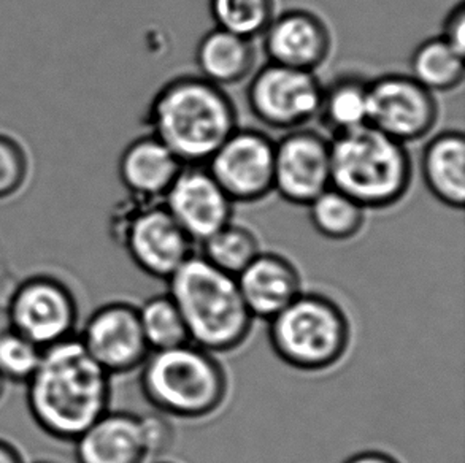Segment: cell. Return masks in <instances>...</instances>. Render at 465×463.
I'll return each mask as SVG.
<instances>
[{"label":"cell","mask_w":465,"mask_h":463,"mask_svg":"<svg viewBox=\"0 0 465 463\" xmlns=\"http://www.w3.org/2000/svg\"><path fill=\"white\" fill-rule=\"evenodd\" d=\"M0 463H25V460L16 446L0 438Z\"/></svg>","instance_id":"32"},{"label":"cell","mask_w":465,"mask_h":463,"mask_svg":"<svg viewBox=\"0 0 465 463\" xmlns=\"http://www.w3.org/2000/svg\"><path fill=\"white\" fill-rule=\"evenodd\" d=\"M167 281L189 343L212 354L245 343L254 318L242 299L235 276L216 269L205 257L191 254Z\"/></svg>","instance_id":"3"},{"label":"cell","mask_w":465,"mask_h":463,"mask_svg":"<svg viewBox=\"0 0 465 463\" xmlns=\"http://www.w3.org/2000/svg\"><path fill=\"white\" fill-rule=\"evenodd\" d=\"M6 388H8V382L4 376L0 375V401L4 400V397H5Z\"/></svg>","instance_id":"33"},{"label":"cell","mask_w":465,"mask_h":463,"mask_svg":"<svg viewBox=\"0 0 465 463\" xmlns=\"http://www.w3.org/2000/svg\"><path fill=\"white\" fill-rule=\"evenodd\" d=\"M202 244V257L224 273L237 276L262 252L250 229L229 222Z\"/></svg>","instance_id":"24"},{"label":"cell","mask_w":465,"mask_h":463,"mask_svg":"<svg viewBox=\"0 0 465 463\" xmlns=\"http://www.w3.org/2000/svg\"><path fill=\"white\" fill-rule=\"evenodd\" d=\"M441 38L454 50L464 54L465 53V4L460 0L450 10L441 27Z\"/></svg>","instance_id":"30"},{"label":"cell","mask_w":465,"mask_h":463,"mask_svg":"<svg viewBox=\"0 0 465 463\" xmlns=\"http://www.w3.org/2000/svg\"><path fill=\"white\" fill-rule=\"evenodd\" d=\"M29 175V159L18 140L0 133V201L19 192Z\"/></svg>","instance_id":"28"},{"label":"cell","mask_w":465,"mask_h":463,"mask_svg":"<svg viewBox=\"0 0 465 463\" xmlns=\"http://www.w3.org/2000/svg\"><path fill=\"white\" fill-rule=\"evenodd\" d=\"M205 167L233 203L264 201L273 192L275 142L256 129H235Z\"/></svg>","instance_id":"10"},{"label":"cell","mask_w":465,"mask_h":463,"mask_svg":"<svg viewBox=\"0 0 465 463\" xmlns=\"http://www.w3.org/2000/svg\"><path fill=\"white\" fill-rule=\"evenodd\" d=\"M420 172L429 192L453 210L465 205V137L460 131H443L422 148Z\"/></svg>","instance_id":"19"},{"label":"cell","mask_w":465,"mask_h":463,"mask_svg":"<svg viewBox=\"0 0 465 463\" xmlns=\"http://www.w3.org/2000/svg\"><path fill=\"white\" fill-rule=\"evenodd\" d=\"M140 389L157 413L203 419L226 400V369L212 352L193 343L152 350L140 367Z\"/></svg>","instance_id":"5"},{"label":"cell","mask_w":465,"mask_h":463,"mask_svg":"<svg viewBox=\"0 0 465 463\" xmlns=\"http://www.w3.org/2000/svg\"><path fill=\"white\" fill-rule=\"evenodd\" d=\"M76 337L112 376L140 369L152 352L140 324L139 307L127 301H108L95 308Z\"/></svg>","instance_id":"12"},{"label":"cell","mask_w":465,"mask_h":463,"mask_svg":"<svg viewBox=\"0 0 465 463\" xmlns=\"http://www.w3.org/2000/svg\"><path fill=\"white\" fill-rule=\"evenodd\" d=\"M139 316L150 350H170L189 343L184 320L169 294L148 299L139 307Z\"/></svg>","instance_id":"26"},{"label":"cell","mask_w":465,"mask_h":463,"mask_svg":"<svg viewBox=\"0 0 465 463\" xmlns=\"http://www.w3.org/2000/svg\"><path fill=\"white\" fill-rule=\"evenodd\" d=\"M44 350L10 327L0 330V375L8 384H25L37 369Z\"/></svg>","instance_id":"27"},{"label":"cell","mask_w":465,"mask_h":463,"mask_svg":"<svg viewBox=\"0 0 465 463\" xmlns=\"http://www.w3.org/2000/svg\"><path fill=\"white\" fill-rule=\"evenodd\" d=\"M6 327L45 350L75 337L80 324L78 301L57 276H27L6 301Z\"/></svg>","instance_id":"8"},{"label":"cell","mask_w":465,"mask_h":463,"mask_svg":"<svg viewBox=\"0 0 465 463\" xmlns=\"http://www.w3.org/2000/svg\"><path fill=\"white\" fill-rule=\"evenodd\" d=\"M316 119L331 138L369 124V80L358 74L335 76L321 89Z\"/></svg>","instance_id":"21"},{"label":"cell","mask_w":465,"mask_h":463,"mask_svg":"<svg viewBox=\"0 0 465 463\" xmlns=\"http://www.w3.org/2000/svg\"><path fill=\"white\" fill-rule=\"evenodd\" d=\"M254 40L214 27L195 46L199 75L220 88L245 82L256 65Z\"/></svg>","instance_id":"20"},{"label":"cell","mask_w":465,"mask_h":463,"mask_svg":"<svg viewBox=\"0 0 465 463\" xmlns=\"http://www.w3.org/2000/svg\"><path fill=\"white\" fill-rule=\"evenodd\" d=\"M365 212L358 202L332 186L309 205L310 222L314 231L335 241L356 237L364 227Z\"/></svg>","instance_id":"23"},{"label":"cell","mask_w":465,"mask_h":463,"mask_svg":"<svg viewBox=\"0 0 465 463\" xmlns=\"http://www.w3.org/2000/svg\"><path fill=\"white\" fill-rule=\"evenodd\" d=\"M112 378L76 335L45 348L25 384L32 420L50 438L74 443L110 409Z\"/></svg>","instance_id":"1"},{"label":"cell","mask_w":465,"mask_h":463,"mask_svg":"<svg viewBox=\"0 0 465 463\" xmlns=\"http://www.w3.org/2000/svg\"><path fill=\"white\" fill-rule=\"evenodd\" d=\"M331 169L332 188L365 210L394 207L413 180L407 144L369 124L331 138Z\"/></svg>","instance_id":"4"},{"label":"cell","mask_w":465,"mask_h":463,"mask_svg":"<svg viewBox=\"0 0 465 463\" xmlns=\"http://www.w3.org/2000/svg\"><path fill=\"white\" fill-rule=\"evenodd\" d=\"M321 89L322 84L314 72L267 63L252 74L246 88V103L252 116L267 127L296 131L316 119Z\"/></svg>","instance_id":"9"},{"label":"cell","mask_w":465,"mask_h":463,"mask_svg":"<svg viewBox=\"0 0 465 463\" xmlns=\"http://www.w3.org/2000/svg\"><path fill=\"white\" fill-rule=\"evenodd\" d=\"M351 339L350 322L335 301L301 294L269 320L272 350L301 371H324L339 363Z\"/></svg>","instance_id":"6"},{"label":"cell","mask_w":465,"mask_h":463,"mask_svg":"<svg viewBox=\"0 0 465 463\" xmlns=\"http://www.w3.org/2000/svg\"><path fill=\"white\" fill-rule=\"evenodd\" d=\"M183 167L178 157L159 138L146 133L124 148L118 173L133 199L150 205L165 197Z\"/></svg>","instance_id":"18"},{"label":"cell","mask_w":465,"mask_h":463,"mask_svg":"<svg viewBox=\"0 0 465 463\" xmlns=\"http://www.w3.org/2000/svg\"><path fill=\"white\" fill-rule=\"evenodd\" d=\"M37 463H46V462H37Z\"/></svg>","instance_id":"35"},{"label":"cell","mask_w":465,"mask_h":463,"mask_svg":"<svg viewBox=\"0 0 465 463\" xmlns=\"http://www.w3.org/2000/svg\"><path fill=\"white\" fill-rule=\"evenodd\" d=\"M439 121L434 93L415 78L386 74L369 82V125L407 144L429 135Z\"/></svg>","instance_id":"11"},{"label":"cell","mask_w":465,"mask_h":463,"mask_svg":"<svg viewBox=\"0 0 465 463\" xmlns=\"http://www.w3.org/2000/svg\"><path fill=\"white\" fill-rule=\"evenodd\" d=\"M163 205L193 243H203L232 220L233 202L205 165H184Z\"/></svg>","instance_id":"14"},{"label":"cell","mask_w":465,"mask_h":463,"mask_svg":"<svg viewBox=\"0 0 465 463\" xmlns=\"http://www.w3.org/2000/svg\"><path fill=\"white\" fill-rule=\"evenodd\" d=\"M156 463H172V462H156Z\"/></svg>","instance_id":"34"},{"label":"cell","mask_w":465,"mask_h":463,"mask_svg":"<svg viewBox=\"0 0 465 463\" xmlns=\"http://www.w3.org/2000/svg\"><path fill=\"white\" fill-rule=\"evenodd\" d=\"M142 418L148 458H157L173 443V427L163 413L145 414Z\"/></svg>","instance_id":"29"},{"label":"cell","mask_w":465,"mask_h":463,"mask_svg":"<svg viewBox=\"0 0 465 463\" xmlns=\"http://www.w3.org/2000/svg\"><path fill=\"white\" fill-rule=\"evenodd\" d=\"M343 463H401L391 454L380 451H364L346 458Z\"/></svg>","instance_id":"31"},{"label":"cell","mask_w":465,"mask_h":463,"mask_svg":"<svg viewBox=\"0 0 465 463\" xmlns=\"http://www.w3.org/2000/svg\"><path fill=\"white\" fill-rule=\"evenodd\" d=\"M331 186V138L302 127L275 142L273 192L283 201L309 207Z\"/></svg>","instance_id":"13"},{"label":"cell","mask_w":465,"mask_h":463,"mask_svg":"<svg viewBox=\"0 0 465 463\" xmlns=\"http://www.w3.org/2000/svg\"><path fill=\"white\" fill-rule=\"evenodd\" d=\"M262 46L269 63L316 72L331 54L332 37L318 15L296 8L272 19L262 34Z\"/></svg>","instance_id":"15"},{"label":"cell","mask_w":465,"mask_h":463,"mask_svg":"<svg viewBox=\"0 0 465 463\" xmlns=\"http://www.w3.org/2000/svg\"><path fill=\"white\" fill-rule=\"evenodd\" d=\"M146 125L183 165H205L239 129V114L224 88L201 75H180L154 94Z\"/></svg>","instance_id":"2"},{"label":"cell","mask_w":465,"mask_h":463,"mask_svg":"<svg viewBox=\"0 0 465 463\" xmlns=\"http://www.w3.org/2000/svg\"><path fill=\"white\" fill-rule=\"evenodd\" d=\"M216 27L240 37H262L275 18V0H208Z\"/></svg>","instance_id":"25"},{"label":"cell","mask_w":465,"mask_h":463,"mask_svg":"<svg viewBox=\"0 0 465 463\" xmlns=\"http://www.w3.org/2000/svg\"><path fill=\"white\" fill-rule=\"evenodd\" d=\"M410 76L430 93H448L464 80V54L441 37L428 38L410 57Z\"/></svg>","instance_id":"22"},{"label":"cell","mask_w":465,"mask_h":463,"mask_svg":"<svg viewBox=\"0 0 465 463\" xmlns=\"http://www.w3.org/2000/svg\"><path fill=\"white\" fill-rule=\"evenodd\" d=\"M72 445L76 463H145L148 458L142 418L127 411L108 409Z\"/></svg>","instance_id":"17"},{"label":"cell","mask_w":465,"mask_h":463,"mask_svg":"<svg viewBox=\"0 0 465 463\" xmlns=\"http://www.w3.org/2000/svg\"><path fill=\"white\" fill-rule=\"evenodd\" d=\"M114 237L124 246L133 262L156 280H169L193 254L194 244L167 208L135 199L116 214Z\"/></svg>","instance_id":"7"},{"label":"cell","mask_w":465,"mask_h":463,"mask_svg":"<svg viewBox=\"0 0 465 463\" xmlns=\"http://www.w3.org/2000/svg\"><path fill=\"white\" fill-rule=\"evenodd\" d=\"M237 278L240 294L252 318L271 320L302 294V280L286 257L261 252Z\"/></svg>","instance_id":"16"}]
</instances>
